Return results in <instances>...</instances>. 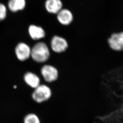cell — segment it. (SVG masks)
Returning <instances> with one entry per match:
<instances>
[{
    "instance_id": "1",
    "label": "cell",
    "mask_w": 123,
    "mask_h": 123,
    "mask_svg": "<svg viewBox=\"0 0 123 123\" xmlns=\"http://www.w3.org/2000/svg\"><path fill=\"white\" fill-rule=\"evenodd\" d=\"M50 55L49 48L43 42L36 43L31 49V57L37 63H44L47 62L49 59Z\"/></svg>"
},
{
    "instance_id": "2",
    "label": "cell",
    "mask_w": 123,
    "mask_h": 123,
    "mask_svg": "<svg viewBox=\"0 0 123 123\" xmlns=\"http://www.w3.org/2000/svg\"><path fill=\"white\" fill-rule=\"evenodd\" d=\"M52 92L50 87L44 84H40L34 90L32 94V98L36 102L41 103L48 101L51 98Z\"/></svg>"
},
{
    "instance_id": "3",
    "label": "cell",
    "mask_w": 123,
    "mask_h": 123,
    "mask_svg": "<svg viewBox=\"0 0 123 123\" xmlns=\"http://www.w3.org/2000/svg\"><path fill=\"white\" fill-rule=\"evenodd\" d=\"M41 73L45 81L51 83L55 81L58 79L59 73L55 67L50 65H45L41 68Z\"/></svg>"
},
{
    "instance_id": "4",
    "label": "cell",
    "mask_w": 123,
    "mask_h": 123,
    "mask_svg": "<svg viewBox=\"0 0 123 123\" xmlns=\"http://www.w3.org/2000/svg\"><path fill=\"white\" fill-rule=\"evenodd\" d=\"M68 41L61 36H55L51 41V47L53 51L57 53L64 52L68 48Z\"/></svg>"
},
{
    "instance_id": "5",
    "label": "cell",
    "mask_w": 123,
    "mask_h": 123,
    "mask_svg": "<svg viewBox=\"0 0 123 123\" xmlns=\"http://www.w3.org/2000/svg\"><path fill=\"white\" fill-rule=\"evenodd\" d=\"M108 42L110 47L114 51H123V31L112 34Z\"/></svg>"
},
{
    "instance_id": "6",
    "label": "cell",
    "mask_w": 123,
    "mask_h": 123,
    "mask_svg": "<svg viewBox=\"0 0 123 123\" xmlns=\"http://www.w3.org/2000/svg\"><path fill=\"white\" fill-rule=\"evenodd\" d=\"M15 52L18 59L20 61H25L31 56V49L26 43H19L15 48Z\"/></svg>"
},
{
    "instance_id": "7",
    "label": "cell",
    "mask_w": 123,
    "mask_h": 123,
    "mask_svg": "<svg viewBox=\"0 0 123 123\" xmlns=\"http://www.w3.org/2000/svg\"><path fill=\"white\" fill-rule=\"evenodd\" d=\"M57 14L58 21L63 25L68 26L73 21V14L68 9L62 8Z\"/></svg>"
},
{
    "instance_id": "8",
    "label": "cell",
    "mask_w": 123,
    "mask_h": 123,
    "mask_svg": "<svg viewBox=\"0 0 123 123\" xmlns=\"http://www.w3.org/2000/svg\"><path fill=\"white\" fill-rule=\"evenodd\" d=\"M45 8L51 14H57L63 8V2L61 0H46Z\"/></svg>"
},
{
    "instance_id": "9",
    "label": "cell",
    "mask_w": 123,
    "mask_h": 123,
    "mask_svg": "<svg viewBox=\"0 0 123 123\" xmlns=\"http://www.w3.org/2000/svg\"><path fill=\"white\" fill-rule=\"evenodd\" d=\"M24 79L28 85L34 89L40 85V80L39 77L32 72H28L25 73Z\"/></svg>"
},
{
    "instance_id": "10",
    "label": "cell",
    "mask_w": 123,
    "mask_h": 123,
    "mask_svg": "<svg viewBox=\"0 0 123 123\" xmlns=\"http://www.w3.org/2000/svg\"><path fill=\"white\" fill-rule=\"evenodd\" d=\"M28 32L33 40H39L43 38L45 36V31L43 28L35 25H31L28 28Z\"/></svg>"
},
{
    "instance_id": "11",
    "label": "cell",
    "mask_w": 123,
    "mask_h": 123,
    "mask_svg": "<svg viewBox=\"0 0 123 123\" xmlns=\"http://www.w3.org/2000/svg\"><path fill=\"white\" fill-rule=\"evenodd\" d=\"M26 5L25 0H9L8 3V8L14 12L23 10Z\"/></svg>"
},
{
    "instance_id": "12",
    "label": "cell",
    "mask_w": 123,
    "mask_h": 123,
    "mask_svg": "<svg viewBox=\"0 0 123 123\" xmlns=\"http://www.w3.org/2000/svg\"><path fill=\"white\" fill-rule=\"evenodd\" d=\"M24 123H41L37 115L33 113L28 114L24 118Z\"/></svg>"
},
{
    "instance_id": "13",
    "label": "cell",
    "mask_w": 123,
    "mask_h": 123,
    "mask_svg": "<svg viewBox=\"0 0 123 123\" xmlns=\"http://www.w3.org/2000/svg\"><path fill=\"white\" fill-rule=\"evenodd\" d=\"M7 15V9L6 6L0 3V22L6 18Z\"/></svg>"
},
{
    "instance_id": "14",
    "label": "cell",
    "mask_w": 123,
    "mask_h": 123,
    "mask_svg": "<svg viewBox=\"0 0 123 123\" xmlns=\"http://www.w3.org/2000/svg\"><path fill=\"white\" fill-rule=\"evenodd\" d=\"M16 88H17V86H16V85H14V88L16 89Z\"/></svg>"
}]
</instances>
